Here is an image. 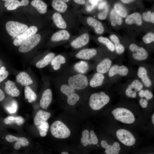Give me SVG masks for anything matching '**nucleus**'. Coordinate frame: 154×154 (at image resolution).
Listing matches in <instances>:
<instances>
[{"mask_svg":"<svg viewBox=\"0 0 154 154\" xmlns=\"http://www.w3.org/2000/svg\"><path fill=\"white\" fill-rule=\"evenodd\" d=\"M9 72L6 70L5 67H2L0 69V83L5 79L8 76Z\"/></svg>","mask_w":154,"mask_h":154,"instance_id":"46","label":"nucleus"},{"mask_svg":"<svg viewBox=\"0 0 154 154\" xmlns=\"http://www.w3.org/2000/svg\"><path fill=\"white\" fill-rule=\"evenodd\" d=\"M97 51L94 48H86L81 50L75 55L77 58L86 60H89L95 56Z\"/></svg>","mask_w":154,"mask_h":154,"instance_id":"16","label":"nucleus"},{"mask_svg":"<svg viewBox=\"0 0 154 154\" xmlns=\"http://www.w3.org/2000/svg\"><path fill=\"white\" fill-rule=\"evenodd\" d=\"M15 141H17L15 143L14 148L16 150L19 149L22 146L26 147L28 146L29 143L28 140L24 137H17L13 135L11 138V141L12 142Z\"/></svg>","mask_w":154,"mask_h":154,"instance_id":"26","label":"nucleus"},{"mask_svg":"<svg viewBox=\"0 0 154 154\" xmlns=\"http://www.w3.org/2000/svg\"><path fill=\"white\" fill-rule=\"evenodd\" d=\"M29 3L28 0H22L20 2V6H25L27 5Z\"/></svg>","mask_w":154,"mask_h":154,"instance_id":"51","label":"nucleus"},{"mask_svg":"<svg viewBox=\"0 0 154 154\" xmlns=\"http://www.w3.org/2000/svg\"><path fill=\"white\" fill-rule=\"evenodd\" d=\"M153 154V153H149V154Z\"/></svg>","mask_w":154,"mask_h":154,"instance_id":"61","label":"nucleus"},{"mask_svg":"<svg viewBox=\"0 0 154 154\" xmlns=\"http://www.w3.org/2000/svg\"><path fill=\"white\" fill-rule=\"evenodd\" d=\"M151 120L152 123L153 125L154 124V114H153L152 117H151Z\"/></svg>","mask_w":154,"mask_h":154,"instance_id":"58","label":"nucleus"},{"mask_svg":"<svg viewBox=\"0 0 154 154\" xmlns=\"http://www.w3.org/2000/svg\"><path fill=\"white\" fill-rule=\"evenodd\" d=\"M52 19L54 23L58 28L60 29L66 28V23L60 13L56 12L54 13L52 15Z\"/></svg>","mask_w":154,"mask_h":154,"instance_id":"29","label":"nucleus"},{"mask_svg":"<svg viewBox=\"0 0 154 154\" xmlns=\"http://www.w3.org/2000/svg\"><path fill=\"white\" fill-rule=\"evenodd\" d=\"M110 19L111 25L113 27L116 26V25H120L123 22L122 17L114 9H112L111 11Z\"/></svg>","mask_w":154,"mask_h":154,"instance_id":"32","label":"nucleus"},{"mask_svg":"<svg viewBox=\"0 0 154 154\" xmlns=\"http://www.w3.org/2000/svg\"><path fill=\"white\" fill-rule=\"evenodd\" d=\"M55 55V54L53 52L48 53L42 59L36 63V67L38 68H42L46 66L51 62Z\"/></svg>","mask_w":154,"mask_h":154,"instance_id":"28","label":"nucleus"},{"mask_svg":"<svg viewBox=\"0 0 154 154\" xmlns=\"http://www.w3.org/2000/svg\"><path fill=\"white\" fill-rule=\"evenodd\" d=\"M107 2L106 1H103L99 5L98 8L99 9H104L105 7L107 5Z\"/></svg>","mask_w":154,"mask_h":154,"instance_id":"50","label":"nucleus"},{"mask_svg":"<svg viewBox=\"0 0 154 154\" xmlns=\"http://www.w3.org/2000/svg\"><path fill=\"white\" fill-rule=\"evenodd\" d=\"M100 42L106 45L108 48L111 51L113 52L115 50L114 44L107 38L103 37H100L98 38Z\"/></svg>","mask_w":154,"mask_h":154,"instance_id":"37","label":"nucleus"},{"mask_svg":"<svg viewBox=\"0 0 154 154\" xmlns=\"http://www.w3.org/2000/svg\"><path fill=\"white\" fill-rule=\"evenodd\" d=\"M87 22L90 26L92 27L96 32L99 34H101L104 31V28L102 23L96 19L89 17L87 19Z\"/></svg>","mask_w":154,"mask_h":154,"instance_id":"20","label":"nucleus"},{"mask_svg":"<svg viewBox=\"0 0 154 154\" xmlns=\"http://www.w3.org/2000/svg\"><path fill=\"white\" fill-rule=\"evenodd\" d=\"M66 62L65 58L63 56L58 55L54 57L51 62V64L53 69L55 70H59L61 65L64 64Z\"/></svg>","mask_w":154,"mask_h":154,"instance_id":"27","label":"nucleus"},{"mask_svg":"<svg viewBox=\"0 0 154 154\" xmlns=\"http://www.w3.org/2000/svg\"><path fill=\"white\" fill-rule=\"evenodd\" d=\"M114 9L121 17H125L127 15L126 9L120 4L116 3L114 5Z\"/></svg>","mask_w":154,"mask_h":154,"instance_id":"38","label":"nucleus"},{"mask_svg":"<svg viewBox=\"0 0 154 154\" xmlns=\"http://www.w3.org/2000/svg\"><path fill=\"white\" fill-rule=\"evenodd\" d=\"M90 137L88 142V145H97L98 143L97 137L93 130H91L90 132Z\"/></svg>","mask_w":154,"mask_h":154,"instance_id":"45","label":"nucleus"},{"mask_svg":"<svg viewBox=\"0 0 154 154\" xmlns=\"http://www.w3.org/2000/svg\"><path fill=\"white\" fill-rule=\"evenodd\" d=\"M50 113L42 110H38L34 118L35 124L38 125L46 121L51 116Z\"/></svg>","mask_w":154,"mask_h":154,"instance_id":"18","label":"nucleus"},{"mask_svg":"<svg viewBox=\"0 0 154 154\" xmlns=\"http://www.w3.org/2000/svg\"><path fill=\"white\" fill-rule=\"evenodd\" d=\"M50 131L54 137L59 139H65L70 135V131L64 123L60 121L54 122L50 127Z\"/></svg>","mask_w":154,"mask_h":154,"instance_id":"4","label":"nucleus"},{"mask_svg":"<svg viewBox=\"0 0 154 154\" xmlns=\"http://www.w3.org/2000/svg\"><path fill=\"white\" fill-rule=\"evenodd\" d=\"M16 80L18 83L25 86L33 83L31 77L25 72H21L18 74L16 77Z\"/></svg>","mask_w":154,"mask_h":154,"instance_id":"23","label":"nucleus"},{"mask_svg":"<svg viewBox=\"0 0 154 154\" xmlns=\"http://www.w3.org/2000/svg\"><path fill=\"white\" fill-rule=\"evenodd\" d=\"M139 103L142 108H145L147 107L148 102L147 100L141 98L139 101Z\"/></svg>","mask_w":154,"mask_h":154,"instance_id":"49","label":"nucleus"},{"mask_svg":"<svg viewBox=\"0 0 154 154\" xmlns=\"http://www.w3.org/2000/svg\"><path fill=\"white\" fill-rule=\"evenodd\" d=\"M60 90L62 93L67 97V102L70 106L75 105L80 99V96L76 92V90L67 84H61L60 87Z\"/></svg>","mask_w":154,"mask_h":154,"instance_id":"6","label":"nucleus"},{"mask_svg":"<svg viewBox=\"0 0 154 154\" xmlns=\"http://www.w3.org/2000/svg\"><path fill=\"white\" fill-rule=\"evenodd\" d=\"M104 79L105 76L103 74L97 72L90 79L89 85L93 88L100 87L103 84Z\"/></svg>","mask_w":154,"mask_h":154,"instance_id":"24","label":"nucleus"},{"mask_svg":"<svg viewBox=\"0 0 154 154\" xmlns=\"http://www.w3.org/2000/svg\"><path fill=\"white\" fill-rule=\"evenodd\" d=\"M94 6L92 5H89L87 6L86 7V10L88 11H92L94 7Z\"/></svg>","mask_w":154,"mask_h":154,"instance_id":"56","label":"nucleus"},{"mask_svg":"<svg viewBox=\"0 0 154 154\" xmlns=\"http://www.w3.org/2000/svg\"><path fill=\"white\" fill-rule=\"evenodd\" d=\"M5 84V89L7 94L13 97H17L19 95L20 91L14 82L8 80Z\"/></svg>","mask_w":154,"mask_h":154,"instance_id":"22","label":"nucleus"},{"mask_svg":"<svg viewBox=\"0 0 154 154\" xmlns=\"http://www.w3.org/2000/svg\"><path fill=\"white\" fill-rule=\"evenodd\" d=\"M108 71V75L110 77L117 74L125 76L127 75L129 70L128 68L125 66L114 65L111 67Z\"/></svg>","mask_w":154,"mask_h":154,"instance_id":"13","label":"nucleus"},{"mask_svg":"<svg viewBox=\"0 0 154 154\" xmlns=\"http://www.w3.org/2000/svg\"><path fill=\"white\" fill-rule=\"evenodd\" d=\"M109 96L104 92H100L92 94L90 96L89 104L90 108L94 110L101 109L110 102Z\"/></svg>","mask_w":154,"mask_h":154,"instance_id":"1","label":"nucleus"},{"mask_svg":"<svg viewBox=\"0 0 154 154\" xmlns=\"http://www.w3.org/2000/svg\"><path fill=\"white\" fill-rule=\"evenodd\" d=\"M6 109L10 114L15 113L17 110V104L15 100L12 102L10 104L6 107Z\"/></svg>","mask_w":154,"mask_h":154,"instance_id":"44","label":"nucleus"},{"mask_svg":"<svg viewBox=\"0 0 154 154\" xmlns=\"http://www.w3.org/2000/svg\"><path fill=\"white\" fill-rule=\"evenodd\" d=\"M108 11V6L107 5L104 8V10L98 14V18L100 20L105 19L107 16Z\"/></svg>","mask_w":154,"mask_h":154,"instance_id":"48","label":"nucleus"},{"mask_svg":"<svg viewBox=\"0 0 154 154\" xmlns=\"http://www.w3.org/2000/svg\"><path fill=\"white\" fill-rule=\"evenodd\" d=\"M134 0H121V2L124 3H128L134 1Z\"/></svg>","mask_w":154,"mask_h":154,"instance_id":"57","label":"nucleus"},{"mask_svg":"<svg viewBox=\"0 0 154 154\" xmlns=\"http://www.w3.org/2000/svg\"><path fill=\"white\" fill-rule=\"evenodd\" d=\"M37 31L36 26L30 27L24 32L16 37L13 42V44L16 46L21 45L30 37L35 34Z\"/></svg>","mask_w":154,"mask_h":154,"instance_id":"10","label":"nucleus"},{"mask_svg":"<svg viewBox=\"0 0 154 154\" xmlns=\"http://www.w3.org/2000/svg\"><path fill=\"white\" fill-rule=\"evenodd\" d=\"M89 40V35L85 33L81 35L73 40L71 43V46L75 48H78L87 44Z\"/></svg>","mask_w":154,"mask_h":154,"instance_id":"15","label":"nucleus"},{"mask_svg":"<svg viewBox=\"0 0 154 154\" xmlns=\"http://www.w3.org/2000/svg\"><path fill=\"white\" fill-rule=\"evenodd\" d=\"M129 49L132 52V56L133 58L136 60H143L148 57V52L143 47L138 46L135 44L132 43L129 45Z\"/></svg>","mask_w":154,"mask_h":154,"instance_id":"9","label":"nucleus"},{"mask_svg":"<svg viewBox=\"0 0 154 154\" xmlns=\"http://www.w3.org/2000/svg\"><path fill=\"white\" fill-rule=\"evenodd\" d=\"M52 5L55 10L61 13H64L68 7L67 4L60 0H52Z\"/></svg>","mask_w":154,"mask_h":154,"instance_id":"30","label":"nucleus"},{"mask_svg":"<svg viewBox=\"0 0 154 154\" xmlns=\"http://www.w3.org/2000/svg\"><path fill=\"white\" fill-rule=\"evenodd\" d=\"M116 134L118 140L123 145L128 146L133 145L135 143V138L131 132L124 129H118Z\"/></svg>","mask_w":154,"mask_h":154,"instance_id":"7","label":"nucleus"},{"mask_svg":"<svg viewBox=\"0 0 154 154\" xmlns=\"http://www.w3.org/2000/svg\"><path fill=\"white\" fill-rule=\"evenodd\" d=\"M82 137L81 139V142L82 143L83 145L86 147L88 145V140L90 139L89 133V131L86 129L82 132Z\"/></svg>","mask_w":154,"mask_h":154,"instance_id":"42","label":"nucleus"},{"mask_svg":"<svg viewBox=\"0 0 154 154\" xmlns=\"http://www.w3.org/2000/svg\"><path fill=\"white\" fill-rule=\"evenodd\" d=\"M143 19L146 21L154 23V13H151L150 11L144 12L142 14Z\"/></svg>","mask_w":154,"mask_h":154,"instance_id":"41","label":"nucleus"},{"mask_svg":"<svg viewBox=\"0 0 154 154\" xmlns=\"http://www.w3.org/2000/svg\"><path fill=\"white\" fill-rule=\"evenodd\" d=\"M20 6V2L17 0H13L7 8V9L9 11L15 10Z\"/></svg>","mask_w":154,"mask_h":154,"instance_id":"47","label":"nucleus"},{"mask_svg":"<svg viewBox=\"0 0 154 154\" xmlns=\"http://www.w3.org/2000/svg\"><path fill=\"white\" fill-rule=\"evenodd\" d=\"M3 121L6 124L15 123L18 125H20L24 123L25 120L23 117L20 116L14 117L9 116L5 118Z\"/></svg>","mask_w":154,"mask_h":154,"instance_id":"35","label":"nucleus"},{"mask_svg":"<svg viewBox=\"0 0 154 154\" xmlns=\"http://www.w3.org/2000/svg\"><path fill=\"white\" fill-rule=\"evenodd\" d=\"M101 0H89V1L93 5L95 6L97 5L99 1H100Z\"/></svg>","mask_w":154,"mask_h":154,"instance_id":"54","label":"nucleus"},{"mask_svg":"<svg viewBox=\"0 0 154 154\" xmlns=\"http://www.w3.org/2000/svg\"><path fill=\"white\" fill-rule=\"evenodd\" d=\"M5 95L4 92L0 88V102L2 101L4 98Z\"/></svg>","mask_w":154,"mask_h":154,"instance_id":"52","label":"nucleus"},{"mask_svg":"<svg viewBox=\"0 0 154 154\" xmlns=\"http://www.w3.org/2000/svg\"><path fill=\"white\" fill-rule=\"evenodd\" d=\"M112 113L116 120L124 123L130 124L135 121V118L132 112L129 109L122 107L115 108Z\"/></svg>","mask_w":154,"mask_h":154,"instance_id":"2","label":"nucleus"},{"mask_svg":"<svg viewBox=\"0 0 154 154\" xmlns=\"http://www.w3.org/2000/svg\"><path fill=\"white\" fill-rule=\"evenodd\" d=\"M3 1H5V6L6 7H7L10 3L13 1V0H6Z\"/></svg>","mask_w":154,"mask_h":154,"instance_id":"53","label":"nucleus"},{"mask_svg":"<svg viewBox=\"0 0 154 154\" xmlns=\"http://www.w3.org/2000/svg\"><path fill=\"white\" fill-rule=\"evenodd\" d=\"M62 1H63V2H64L65 3L67 2H68L69 1V0H62Z\"/></svg>","mask_w":154,"mask_h":154,"instance_id":"60","label":"nucleus"},{"mask_svg":"<svg viewBox=\"0 0 154 154\" xmlns=\"http://www.w3.org/2000/svg\"><path fill=\"white\" fill-rule=\"evenodd\" d=\"M137 75L138 77L141 79L145 86L149 87L151 86V81L147 74V70L145 67L141 66L139 67Z\"/></svg>","mask_w":154,"mask_h":154,"instance_id":"17","label":"nucleus"},{"mask_svg":"<svg viewBox=\"0 0 154 154\" xmlns=\"http://www.w3.org/2000/svg\"><path fill=\"white\" fill-rule=\"evenodd\" d=\"M61 154H68V153L66 152H63L61 153Z\"/></svg>","mask_w":154,"mask_h":154,"instance_id":"59","label":"nucleus"},{"mask_svg":"<svg viewBox=\"0 0 154 154\" xmlns=\"http://www.w3.org/2000/svg\"><path fill=\"white\" fill-rule=\"evenodd\" d=\"M138 95L141 98L145 97L147 100L151 99L153 97L152 92L147 89L141 90L139 91Z\"/></svg>","mask_w":154,"mask_h":154,"instance_id":"40","label":"nucleus"},{"mask_svg":"<svg viewBox=\"0 0 154 154\" xmlns=\"http://www.w3.org/2000/svg\"><path fill=\"white\" fill-rule=\"evenodd\" d=\"M126 24L131 25L134 24L141 26L142 24L141 15L139 13L135 12L127 16L125 20Z\"/></svg>","mask_w":154,"mask_h":154,"instance_id":"19","label":"nucleus"},{"mask_svg":"<svg viewBox=\"0 0 154 154\" xmlns=\"http://www.w3.org/2000/svg\"><path fill=\"white\" fill-rule=\"evenodd\" d=\"M74 68L75 70L79 74H84L88 70L89 65L86 61H80L75 64Z\"/></svg>","mask_w":154,"mask_h":154,"instance_id":"34","label":"nucleus"},{"mask_svg":"<svg viewBox=\"0 0 154 154\" xmlns=\"http://www.w3.org/2000/svg\"><path fill=\"white\" fill-rule=\"evenodd\" d=\"M68 84L76 90H81L86 88L88 84L87 77L83 74H78L70 76Z\"/></svg>","mask_w":154,"mask_h":154,"instance_id":"3","label":"nucleus"},{"mask_svg":"<svg viewBox=\"0 0 154 154\" xmlns=\"http://www.w3.org/2000/svg\"><path fill=\"white\" fill-rule=\"evenodd\" d=\"M142 39L145 43H150L154 41V34L152 32H149L143 36Z\"/></svg>","mask_w":154,"mask_h":154,"instance_id":"43","label":"nucleus"},{"mask_svg":"<svg viewBox=\"0 0 154 154\" xmlns=\"http://www.w3.org/2000/svg\"><path fill=\"white\" fill-rule=\"evenodd\" d=\"M112 62L108 58H106L98 64L96 67V71L98 72L104 74L108 71L111 67Z\"/></svg>","mask_w":154,"mask_h":154,"instance_id":"21","label":"nucleus"},{"mask_svg":"<svg viewBox=\"0 0 154 154\" xmlns=\"http://www.w3.org/2000/svg\"><path fill=\"white\" fill-rule=\"evenodd\" d=\"M38 126L40 135L42 137L46 136L49 127L48 122L46 121Z\"/></svg>","mask_w":154,"mask_h":154,"instance_id":"39","label":"nucleus"},{"mask_svg":"<svg viewBox=\"0 0 154 154\" xmlns=\"http://www.w3.org/2000/svg\"><path fill=\"white\" fill-rule=\"evenodd\" d=\"M24 93L25 99H28L29 103H32L36 100V94L29 86H26L25 87Z\"/></svg>","mask_w":154,"mask_h":154,"instance_id":"36","label":"nucleus"},{"mask_svg":"<svg viewBox=\"0 0 154 154\" xmlns=\"http://www.w3.org/2000/svg\"><path fill=\"white\" fill-rule=\"evenodd\" d=\"M110 38L114 43L115 48L117 53L118 54L123 53L124 52L125 48L120 43L118 37L115 35H112L110 36Z\"/></svg>","mask_w":154,"mask_h":154,"instance_id":"33","label":"nucleus"},{"mask_svg":"<svg viewBox=\"0 0 154 154\" xmlns=\"http://www.w3.org/2000/svg\"><path fill=\"white\" fill-rule=\"evenodd\" d=\"M74 1L75 3L80 4H84L85 3V1L84 0H75Z\"/></svg>","mask_w":154,"mask_h":154,"instance_id":"55","label":"nucleus"},{"mask_svg":"<svg viewBox=\"0 0 154 154\" xmlns=\"http://www.w3.org/2000/svg\"><path fill=\"white\" fill-rule=\"evenodd\" d=\"M41 36L38 34H35L25 41L19 48V50L21 53L27 52L35 47L39 42Z\"/></svg>","mask_w":154,"mask_h":154,"instance_id":"8","label":"nucleus"},{"mask_svg":"<svg viewBox=\"0 0 154 154\" xmlns=\"http://www.w3.org/2000/svg\"><path fill=\"white\" fill-rule=\"evenodd\" d=\"M31 4L40 13L44 14L47 11V5L42 0H33L31 1Z\"/></svg>","mask_w":154,"mask_h":154,"instance_id":"31","label":"nucleus"},{"mask_svg":"<svg viewBox=\"0 0 154 154\" xmlns=\"http://www.w3.org/2000/svg\"><path fill=\"white\" fill-rule=\"evenodd\" d=\"M143 87V84L139 80H133L125 90L126 96L132 98H135L137 92L142 90Z\"/></svg>","mask_w":154,"mask_h":154,"instance_id":"11","label":"nucleus"},{"mask_svg":"<svg viewBox=\"0 0 154 154\" xmlns=\"http://www.w3.org/2000/svg\"><path fill=\"white\" fill-rule=\"evenodd\" d=\"M8 33L12 37H16L25 31L28 28L27 25L17 21H9L6 24Z\"/></svg>","mask_w":154,"mask_h":154,"instance_id":"5","label":"nucleus"},{"mask_svg":"<svg viewBox=\"0 0 154 154\" xmlns=\"http://www.w3.org/2000/svg\"><path fill=\"white\" fill-rule=\"evenodd\" d=\"M102 147L106 149V154H118L121 149L120 144L117 142H115L111 145L108 143L105 140L101 141Z\"/></svg>","mask_w":154,"mask_h":154,"instance_id":"12","label":"nucleus"},{"mask_svg":"<svg viewBox=\"0 0 154 154\" xmlns=\"http://www.w3.org/2000/svg\"><path fill=\"white\" fill-rule=\"evenodd\" d=\"M70 37V35L68 31L62 30L54 33L51 37V40L53 41H59L68 39Z\"/></svg>","mask_w":154,"mask_h":154,"instance_id":"25","label":"nucleus"},{"mask_svg":"<svg viewBox=\"0 0 154 154\" xmlns=\"http://www.w3.org/2000/svg\"><path fill=\"white\" fill-rule=\"evenodd\" d=\"M52 92L50 89H47L43 92L40 102L41 107L46 109L49 106L52 99Z\"/></svg>","mask_w":154,"mask_h":154,"instance_id":"14","label":"nucleus"}]
</instances>
